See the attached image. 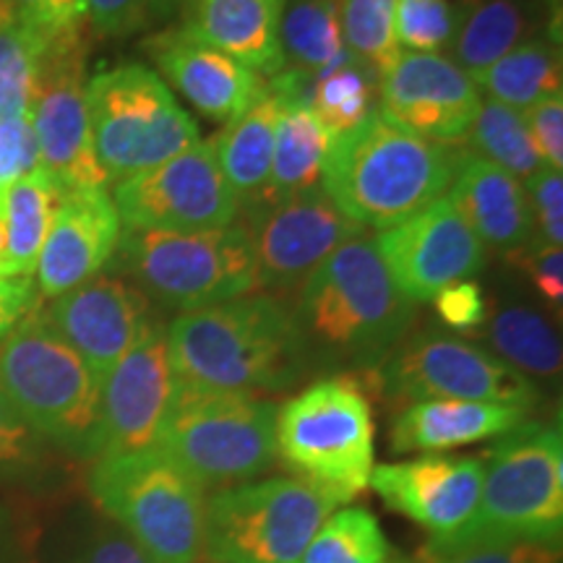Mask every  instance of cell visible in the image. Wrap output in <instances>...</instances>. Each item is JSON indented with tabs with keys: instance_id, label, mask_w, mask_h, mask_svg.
<instances>
[{
	"instance_id": "obj_20",
	"label": "cell",
	"mask_w": 563,
	"mask_h": 563,
	"mask_svg": "<svg viewBox=\"0 0 563 563\" xmlns=\"http://www.w3.org/2000/svg\"><path fill=\"white\" fill-rule=\"evenodd\" d=\"M368 488L402 517L431 534V543L454 538L473 519L483 490L477 456L422 454L373 467Z\"/></svg>"
},
{
	"instance_id": "obj_12",
	"label": "cell",
	"mask_w": 563,
	"mask_h": 563,
	"mask_svg": "<svg viewBox=\"0 0 563 563\" xmlns=\"http://www.w3.org/2000/svg\"><path fill=\"white\" fill-rule=\"evenodd\" d=\"M373 389L394 405L428 399H467L532 410L538 391L509 363L460 336L420 332L405 336L378 368L368 371Z\"/></svg>"
},
{
	"instance_id": "obj_11",
	"label": "cell",
	"mask_w": 563,
	"mask_h": 563,
	"mask_svg": "<svg viewBox=\"0 0 563 563\" xmlns=\"http://www.w3.org/2000/svg\"><path fill=\"white\" fill-rule=\"evenodd\" d=\"M336 509L329 493L300 477L230 485L203 509V555L211 563H302Z\"/></svg>"
},
{
	"instance_id": "obj_27",
	"label": "cell",
	"mask_w": 563,
	"mask_h": 563,
	"mask_svg": "<svg viewBox=\"0 0 563 563\" xmlns=\"http://www.w3.org/2000/svg\"><path fill=\"white\" fill-rule=\"evenodd\" d=\"M279 115L282 97L266 84L264 95L243 115L232 118L217 141H211L217 162L232 194L238 196L241 209L251 207L264 194L266 180H269Z\"/></svg>"
},
{
	"instance_id": "obj_29",
	"label": "cell",
	"mask_w": 563,
	"mask_h": 563,
	"mask_svg": "<svg viewBox=\"0 0 563 563\" xmlns=\"http://www.w3.org/2000/svg\"><path fill=\"white\" fill-rule=\"evenodd\" d=\"M477 89L485 91L493 102H501L511 110H530L532 104L561 95V51L551 37H532L506 53L501 60L475 79Z\"/></svg>"
},
{
	"instance_id": "obj_34",
	"label": "cell",
	"mask_w": 563,
	"mask_h": 563,
	"mask_svg": "<svg viewBox=\"0 0 563 563\" xmlns=\"http://www.w3.org/2000/svg\"><path fill=\"white\" fill-rule=\"evenodd\" d=\"M462 141L473 146L477 157L493 162L522 183L543 167L522 112L506 108L501 102H481V110Z\"/></svg>"
},
{
	"instance_id": "obj_44",
	"label": "cell",
	"mask_w": 563,
	"mask_h": 563,
	"mask_svg": "<svg viewBox=\"0 0 563 563\" xmlns=\"http://www.w3.org/2000/svg\"><path fill=\"white\" fill-rule=\"evenodd\" d=\"M514 266H522L527 277L532 279L534 290L561 308L563 302V251L561 245H543L538 241L527 243L525 249L509 253Z\"/></svg>"
},
{
	"instance_id": "obj_8",
	"label": "cell",
	"mask_w": 563,
	"mask_h": 563,
	"mask_svg": "<svg viewBox=\"0 0 563 563\" xmlns=\"http://www.w3.org/2000/svg\"><path fill=\"white\" fill-rule=\"evenodd\" d=\"M97 506L157 563H199L203 555V488L157 446L97 456L89 473Z\"/></svg>"
},
{
	"instance_id": "obj_7",
	"label": "cell",
	"mask_w": 563,
	"mask_h": 563,
	"mask_svg": "<svg viewBox=\"0 0 563 563\" xmlns=\"http://www.w3.org/2000/svg\"><path fill=\"white\" fill-rule=\"evenodd\" d=\"M373 439L368 394L352 373L321 378L277 410V460L340 506L368 488Z\"/></svg>"
},
{
	"instance_id": "obj_6",
	"label": "cell",
	"mask_w": 563,
	"mask_h": 563,
	"mask_svg": "<svg viewBox=\"0 0 563 563\" xmlns=\"http://www.w3.org/2000/svg\"><path fill=\"white\" fill-rule=\"evenodd\" d=\"M277 410L251 394L175 386L157 449L203 490L251 483L277 462Z\"/></svg>"
},
{
	"instance_id": "obj_15",
	"label": "cell",
	"mask_w": 563,
	"mask_h": 563,
	"mask_svg": "<svg viewBox=\"0 0 563 563\" xmlns=\"http://www.w3.org/2000/svg\"><path fill=\"white\" fill-rule=\"evenodd\" d=\"M243 211L256 285L272 292L298 290L340 245L365 235L321 186Z\"/></svg>"
},
{
	"instance_id": "obj_53",
	"label": "cell",
	"mask_w": 563,
	"mask_h": 563,
	"mask_svg": "<svg viewBox=\"0 0 563 563\" xmlns=\"http://www.w3.org/2000/svg\"><path fill=\"white\" fill-rule=\"evenodd\" d=\"M389 563H391V561H389ZM397 563H405V561H397Z\"/></svg>"
},
{
	"instance_id": "obj_4",
	"label": "cell",
	"mask_w": 563,
	"mask_h": 563,
	"mask_svg": "<svg viewBox=\"0 0 563 563\" xmlns=\"http://www.w3.org/2000/svg\"><path fill=\"white\" fill-rule=\"evenodd\" d=\"M0 394L42 439L97 460L102 384L34 306L0 340Z\"/></svg>"
},
{
	"instance_id": "obj_36",
	"label": "cell",
	"mask_w": 563,
	"mask_h": 563,
	"mask_svg": "<svg viewBox=\"0 0 563 563\" xmlns=\"http://www.w3.org/2000/svg\"><path fill=\"white\" fill-rule=\"evenodd\" d=\"M302 563H389V543L368 509H336L313 534Z\"/></svg>"
},
{
	"instance_id": "obj_13",
	"label": "cell",
	"mask_w": 563,
	"mask_h": 563,
	"mask_svg": "<svg viewBox=\"0 0 563 563\" xmlns=\"http://www.w3.org/2000/svg\"><path fill=\"white\" fill-rule=\"evenodd\" d=\"M30 118L40 146V167L63 194L108 188L91 146L87 37L81 24L45 32Z\"/></svg>"
},
{
	"instance_id": "obj_43",
	"label": "cell",
	"mask_w": 563,
	"mask_h": 563,
	"mask_svg": "<svg viewBox=\"0 0 563 563\" xmlns=\"http://www.w3.org/2000/svg\"><path fill=\"white\" fill-rule=\"evenodd\" d=\"M433 302L439 319L449 329H456V332H475V329L485 327V321L490 319L488 298H485L483 287L473 279L449 285L446 290L435 295Z\"/></svg>"
},
{
	"instance_id": "obj_1",
	"label": "cell",
	"mask_w": 563,
	"mask_h": 563,
	"mask_svg": "<svg viewBox=\"0 0 563 563\" xmlns=\"http://www.w3.org/2000/svg\"><path fill=\"white\" fill-rule=\"evenodd\" d=\"M306 352L292 306L272 292L186 311L167 327L173 384L183 389L285 391L306 368Z\"/></svg>"
},
{
	"instance_id": "obj_2",
	"label": "cell",
	"mask_w": 563,
	"mask_h": 563,
	"mask_svg": "<svg viewBox=\"0 0 563 563\" xmlns=\"http://www.w3.org/2000/svg\"><path fill=\"white\" fill-rule=\"evenodd\" d=\"M460 152L391 123L376 108L332 139L321 188L363 230H386L431 207L452 188Z\"/></svg>"
},
{
	"instance_id": "obj_46",
	"label": "cell",
	"mask_w": 563,
	"mask_h": 563,
	"mask_svg": "<svg viewBox=\"0 0 563 563\" xmlns=\"http://www.w3.org/2000/svg\"><path fill=\"white\" fill-rule=\"evenodd\" d=\"M42 435L26 426V420L5 402L0 394V470L24 467L40 454Z\"/></svg>"
},
{
	"instance_id": "obj_35",
	"label": "cell",
	"mask_w": 563,
	"mask_h": 563,
	"mask_svg": "<svg viewBox=\"0 0 563 563\" xmlns=\"http://www.w3.org/2000/svg\"><path fill=\"white\" fill-rule=\"evenodd\" d=\"M45 32L21 21L0 0V121L30 115Z\"/></svg>"
},
{
	"instance_id": "obj_32",
	"label": "cell",
	"mask_w": 563,
	"mask_h": 563,
	"mask_svg": "<svg viewBox=\"0 0 563 563\" xmlns=\"http://www.w3.org/2000/svg\"><path fill=\"white\" fill-rule=\"evenodd\" d=\"M493 355L509 363L514 371L553 378L561 373V340L555 329L538 311L509 306L485 321Z\"/></svg>"
},
{
	"instance_id": "obj_31",
	"label": "cell",
	"mask_w": 563,
	"mask_h": 563,
	"mask_svg": "<svg viewBox=\"0 0 563 563\" xmlns=\"http://www.w3.org/2000/svg\"><path fill=\"white\" fill-rule=\"evenodd\" d=\"M63 191L42 167L13 183L3 196L11 277H32Z\"/></svg>"
},
{
	"instance_id": "obj_48",
	"label": "cell",
	"mask_w": 563,
	"mask_h": 563,
	"mask_svg": "<svg viewBox=\"0 0 563 563\" xmlns=\"http://www.w3.org/2000/svg\"><path fill=\"white\" fill-rule=\"evenodd\" d=\"M81 563H157L152 561V555L139 548L129 534H104L102 540H97L84 555Z\"/></svg>"
},
{
	"instance_id": "obj_16",
	"label": "cell",
	"mask_w": 563,
	"mask_h": 563,
	"mask_svg": "<svg viewBox=\"0 0 563 563\" xmlns=\"http://www.w3.org/2000/svg\"><path fill=\"white\" fill-rule=\"evenodd\" d=\"M394 285L412 302L433 300L456 282L473 279L485 264V245L449 196L373 238Z\"/></svg>"
},
{
	"instance_id": "obj_50",
	"label": "cell",
	"mask_w": 563,
	"mask_h": 563,
	"mask_svg": "<svg viewBox=\"0 0 563 563\" xmlns=\"http://www.w3.org/2000/svg\"><path fill=\"white\" fill-rule=\"evenodd\" d=\"M53 30L84 24V0H51Z\"/></svg>"
},
{
	"instance_id": "obj_47",
	"label": "cell",
	"mask_w": 563,
	"mask_h": 563,
	"mask_svg": "<svg viewBox=\"0 0 563 563\" xmlns=\"http://www.w3.org/2000/svg\"><path fill=\"white\" fill-rule=\"evenodd\" d=\"M37 306L32 277H0V340Z\"/></svg>"
},
{
	"instance_id": "obj_10",
	"label": "cell",
	"mask_w": 563,
	"mask_h": 563,
	"mask_svg": "<svg viewBox=\"0 0 563 563\" xmlns=\"http://www.w3.org/2000/svg\"><path fill=\"white\" fill-rule=\"evenodd\" d=\"M121 269L150 300L178 311L220 306L256 290V258L243 224L199 232H121Z\"/></svg>"
},
{
	"instance_id": "obj_25",
	"label": "cell",
	"mask_w": 563,
	"mask_h": 563,
	"mask_svg": "<svg viewBox=\"0 0 563 563\" xmlns=\"http://www.w3.org/2000/svg\"><path fill=\"white\" fill-rule=\"evenodd\" d=\"M522 407L467 399H428L407 405L391 422L394 454H441L467 443L498 439L527 420Z\"/></svg>"
},
{
	"instance_id": "obj_42",
	"label": "cell",
	"mask_w": 563,
	"mask_h": 563,
	"mask_svg": "<svg viewBox=\"0 0 563 563\" xmlns=\"http://www.w3.org/2000/svg\"><path fill=\"white\" fill-rule=\"evenodd\" d=\"M431 563H561V543L543 540H501V543H477L460 551L435 555Z\"/></svg>"
},
{
	"instance_id": "obj_40",
	"label": "cell",
	"mask_w": 563,
	"mask_h": 563,
	"mask_svg": "<svg viewBox=\"0 0 563 563\" xmlns=\"http://www.w3.org/2000/svg\"><path fill=\"white\" fill-rule=\"evenodd\" d=\"M530 201L534 241L543 245L563 243V175L553 167H540L530 180H525Z\"/></svg>"
},
{
	"instance_id": "obj_38",
	"label": "cell",
	"mask_w": 563,
	"mask_h": 563,
	"mask_svg": "<svg viewBox=\"0 0 563 563\" xmlns=\"http://www.w3.org/2000/svg\"><path fill=\"white\" fill-rule=\"evenodd\" d=\"M456 5L449 0H397L394 37L410 53H441L456 34Z\"/></svg>"
},
{
	"instance_id": "obj_33",
	"label": "cell",
	"mask_w": 563,
	"mask_h": 563,
	"mask_svg": "<svg viewBox=\"0 0 563 563\" xmlns=\"http://www.w3.org/2000/svg\"><path fill=\"white\" fill-rule=\"evenodd\" d=\"M378 74L355 55L336 63L313 79L308 104L332 139L363 123L373 110Z\"/></svg>"
},
{
	"instance_id": "obj_3",
	"label": "cell",
	"mask_w": 563,
	"mask_h": 563,
	"mask_svg": "<svg viewBox=\"0 0 563 563\" xmlns=\"http://www.w3.org/2000/svg\"><path fill=\"white\" fill-rule=\"evenodd\" d=\"M292 313L306 347L373 371L405 340L415 302L394 285L373 238L344 243L298 287Z\"/></svg>"
},
{
	"instance_id": "obj_24",
	"label": "cell",
	"mask_w": 563,
	"mask_h": 563,
	"mask_svg": "<svg viewBox=\"0 0 563 563\" xmlns=\"http://www.w3.org/2000/svg\"><path fill=\"white\" fill-rule=\"evenodd\" d=\"M285 0H196L183 30L266 79L285 68L279 21Z\"/></svg>"
},
{
	"instance_id": "obj_45",
	"label": "cell",
	"mask_w": 563,
	"mask_h": 563,
	"mask_svg": "<svg viewBox=\"0 0 563 563\" xmlns=\"http://www.w3.org/2000/svg\"><path fill=\"white\" fill-rule=\"evenodd\" d=\"M534 150L545 167H563V97L553 95L522 112Z\"/></svg>"
},
{
	"instance_id": "obj_41",
	"label": "cell",
	"mask_w": 563,
	"mask_h": 563,
	"mask_svg": "<svg viewBox=\"0 0 563 563\" xmlns=\"http://www.w3.org/2000/svg\"><path fill=\"white\" fill-rule=\"evenodd\" d=\"M40 167V146L32 118H3L0 121V199L13 183Z\"/></svg>"
},
{
	"instance_id": "obj_14",
	"label": "cell",
	"mask_w": 563,
	"mask_h": 563,
	"mask_svg": "<svg viewBox=\"0 0 563 563\" xmlns=\"http://www.w3.org/2000/svg\"><path fill=\"white\" fill-rule=\"evenodd\" d=\"M112 203L125 230L139 232L228 228L241 211L209 141H199L152 170L115 183Z\"/></svg>"
},
{
	"instance_id": "obj_17",
	"label": "cell",
	"mask_w": 563,
	"mask_h": 563,
	"mask_svg": "<svg viewBox=\"0 0 563 563\" xmlns=\"http://www.w3.org/2000/svg\"><path fill=\"white\" fill-rule=\"evenodd\" d=\"M376 110L422 139L456 146L481 110V89L441 53L399 51L378 74Z\"/></svg>"
},
{
	"instance_id": "obj_28",
	"label": "cell",
	"mask_w": 563,
	"mask_h": 563,
	"mask_svg": "<svg viewBox=\"0 0 563 563\" xmlns=\"http://www.w3.org/2000/svg\"><path fill=\"white\" fill-rule=\"evenodd\" d=\"M329 144H332V136L316 118L311 104L292 100V97H282L272 173L269 180H266L264 194L253 203L279 201L287 199V196L311 191V188L321 186V170Z\"/></svg>"
},
{
	"instance_id": "obj_22",
	"label": "cell",
	"mask_w": 563,
	"mask_h": 563,
	"mask_svg": "<svg viewBox=\"0 0 563 563\" xmlns=\"http://www.w3.org/2000/svg\"><path fill=\"white\" fill-rule=\"evenodd\" d=\"M146 51L157 63L159 74L211 121L230 123L232 118L243 115L266 89L262 76L209 47L183 26L154 34L146 42Z\"/></svg>"
},
{
	"instance_id": "obj_37",
	"label": "cell",
	"mask_w": 563,
	"mask_h": 563,
	"mask_svg": "<svg viewBox=\"0 0 563 563\" xmlns=\"http://www.w3.org/2000/svg\"><path fill=\"white\" fill-rule=\"evenodd\" d=\"M336 3H340V30L347 53L382 74L399 53L394 37L397 0H336Z\"/></svg>"
},
{
	"instance_id": "obj_19",
	"label": "cell",
	"mask_w": 563,
	"mask_h": 563,
	"mask_svg": "<svg viewBox=\"0 0 563 563\" xmlns=\"http://www.w3.org/2000/svg\"><path fill=\"white\" fill-rule=\"evenodd\" d=\"M42 313L100 384L154 319L152 300L115 274H95Z\"/></svg>"
},
{
	"instance_id": "obj_30",
	"label": "cell",
	"mask_w": 563,
	"mask_h": 563,
	"mask_svg": "<svg viewBox=\"0 0 563 563\" xmlns=\"http://www.w3.org/2000/svg\"><path fill=\"white\" fill-rule=\"evenodd\" d=\"M279 45L285 68L319 76L347 58L340 30L336 0H285L279 21Z\"/></svg>"
},
{
	"instance_id": "obj_52",
	"label": "cell",
	"mask_w": 563,
	"mask_h": 563,
	"mask_svg": "<svg viewBox=\"0 0 563 563\" xmlns=\"http://www.w3.org/2000/svg\"><path fill=\"white\" fill-rule=\"evenodd\" d=\"M173 3H180V5H183V9H188V5H194V3H196V0H173Z\"/></svg>"
},
{
	"instance_id": "obj_18",
	"label": "cell",
	"mask_w": 563,
	"mask_h": 563,
	"mask_svg": "<svg viewBox=\"0 0 563 563\" xmlns=\"http://www.w3.org/2000/svg\"><path fill=\"white\" fill-rule=\"evenodd\" d=\"M173 389L167 327L152 319L102 384L100 456L157 446Z\"/></svg>"
},
{
	"instance_id": "obj_51",
	"label": "cell",
	"mask_w": 563,
	"mask_h": 563,
	"mask_svg": "<svg viewBox=\"0 0 563 563\" xmlns=\"http://www.w3.org/2000/svg\"><path fill=\"white\" fill-rule=\"evenodd\" d=\"M0 277H11V272H9V232H5L3 199H0Z\"/></svg>"
},
{
	"instance_id": "obj_26",
	"label": "cell",
	"mask_w": 563,
	"mask_h": 563,
	"mask_svg": "<svg viewBox=\"0 0 563 563\" xmlns=\"http://www.w3.org/2000/svg\"><path fill=\"white\" fill-rule=\"evenodd\" d=\"M540 9V0H460L452 60L477 79L506 53L532 40Z\"/></svg>"
},
{
	"instance_id": "obj_23",
	"label": "cell",
	"mask_w": 563,
	"mask_h": 563,
	"mask_svg": "<svg viewBox=\"0 0 563 563\" xmlns=\"http://www.w3.org/2000/svg\"><path fill=\"white\" fill-rule=\"evenodd\" d=\"M449 191V199L483 245L509 256L534 241L525 183L493 162L462 150Z\"/></svg>"
},
{
	"instance_id": "obj_21",
	"label": "cell",
	"mask_w": 563,
	"mask_h": 563,
	"mask_svg": "<svg viewBox=\"0 0 563 563\" xmlns=\"http://www.w3.org/2000/svg\"><path fill=\"white\" fill-rule=\"evenodd\" d=\"M121 232L108 188L63 194L34 269L42 298H58L100 274L118 251Z\"/></svg>"
},
{
	"instance_id": "obj_9",
	"label": "cell",
	"mask_w": 563,
	"mask_h": 563,
	"mask_svg": "<svg viewBox=\"0 0 563 563\" xmlns=\"http://www.w3.org/2000/svg\"><path fill=\"white\" fill-rule=\"evenodd\" d=\"M87 110L91 146L108 183L152 170L199 144L191 115L175 102L165 79L141 63L87 79Z\"/></svg>"
},
{
	"instance_id": "obj_39",
	"label": "cell",
	"mask_w": 563,
	"mask_h": 563,
	"mask_svg": "<svg viewBox=\"0 0 563 563\" xmlns=\"http://www.w3.org/2000/svg\"><path fill=\"white\" fill-rule=\"evenodd\" d=\"M173 0H84V19L102 37H129L173 9Z\"/></svg>"
},
{
	"instance_id": "obj_49",
	"label": "cell",
	"mask_w": 563,
	"mask_h": 563,
	"mask_svg": "<svg viewBox=\"0 0 563 563\" xmlns=\"http://www.w3.org/2000/svg\"><path fill=\"white\" fill-rule=\"evenodd\" d=\"M11 11L24 21L26 26L37 32H51V0H5Z\"/></svg>"
},
{
	"instance_id": "obj_5",
	"label": "cell",
	"mask_w": 563,
	"mask_h": 563,
	"mask_svg": "<svg viewBox=\"0 0 563 563\" xmlns=\"http://www.w3.org/2000/svg\"><path fill=\"white\" fill-rule=\"evenodd\" d=\"M563 439L559 426L522 422L498 435L483 456L477 509L454 538L428 543L426 555H446L477 543L543 540L561 543Z\"/></svg>"
}]
</instances>
